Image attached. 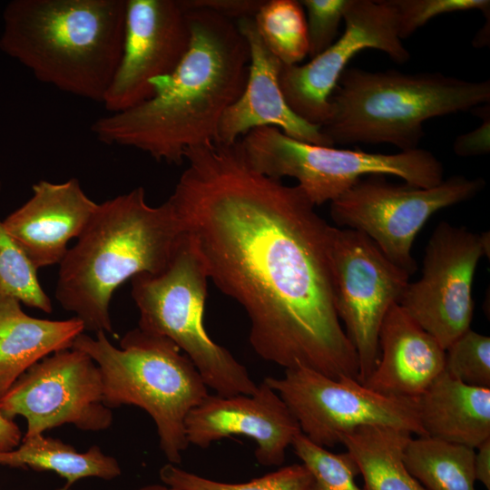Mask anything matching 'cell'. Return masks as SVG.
Wrapping results in <instances>:
<instances>
[{"instance_id":"603a6c76","label":"cell","mask_w":490,"mask_h":490,"mask_svg":"<svg viewBox=\"0 0 490 490\" xmlns=\"http://www.w3.org/2000/svg\"><path fill=\"white\" fill-rule=\"evenodd\" d=\"M0 466L55 472L66 481L58 490H71L83 478L113 480L122 474L119 462L105 455L98 446L79 453L71 445L43 434L23 437L16 448L0 452Z\"/></svg>"},{"instance_id":"ac0fdd59","label":"cell","mask_w":490,"mask_h":490,"mask_svg":"<svg viewBox=\"0 0 490 490\" xmlns=\"http://www.w3.org/2000/svg\"><path fill=\"white\" fill-rule=\"evenodd\" d=\"M32 190V197L3 223L38 270L60 264L68 242L82 234L98 203L86 195L76 178L64 182L39 181Z\"/></svg>"},{"instance_id":"1f68e13d","label":"cell","mask_w":490,"mask_h":490,"mask_svg":"<svg viewBox=\"0 0 490 490\" xmlns=\"http://www.w3.org/2000/svg\"><path fill=\"white\" fill-rule=\"evenodd\" d=\"M475 111L482 119V123L475 130L457 136L454 142V152L461 157L485 155L490 152L489 103L472 110Z\"/></svg>"},{"instance_id":"7a4b0ae2","label":"cell","mask_w":490,"mask_h":490,"mask_svg":"<svg viewBox=\"0 0 490 490\" xmlns=\"http://www.w3.org/2000/svg\"><path fill=\"white\" fill-rule=\"evenodd\" d=\"M191 42L169 75L152 82V95L91 126L108 145L140 150L181 164L187 150L216 142L220 120L241 94L249 70L248 43L235 21L205 9L187 10Z\"/></svg>"},{"instance_id":"836d02e7","label":"cell","mask_w":490,"mask_h":490,"mask_svg":"<svg viewBox=\"0 0 490 490\" xmlns=\"http://www.w3.org/2000/svg\"><path fill=\"white\" fill-rule=\"evenodd\" d=\"M475 456V480L490 490V438L479 445Z\"/></svg>"},{"instance_id":"83f0119b","label":"cell","mask_w":490,"mask_h":490,"mask_svg":"<svg viewBox=\"0 0 490 490\" xmlns=\"http://www.w3.org/2000/svg\"><path fill=\"white\" fill-rule=\"evenodd\" d=\"M291 446L310 473L309 490H364L356 484L359 470L348 452L332 453L311 442L301 432Z\"/></svg>"},{"instance_id":"8fae6325","label":"cell","mask_w":490,"mask_h":490,"mask_svg":"<svg viewBox=\"0 0 490 490\" xmlns=\"http://www.w3.org/2000/svg\"><path fill=\"white\" fill-rule=\"evenodd\" d=\"M331 264L336 309L358 355V380L364 383L379 358L384 318L399 303L410 276L365 234L346 228L333 229Z\"/></svg>"},{"instance_id":"d590c367","label":"cell","mask_w":490,"mask_h":490,"mask_svg":"<svg viewBox=\"0 0 490 490\" xmlns=\"http://www.w3.org/2000/svg\"><path fill=\"white\" fill-rule=\"evenodd\" d=\"M473 44L477 48L489 44V16L486 19V23L476 34Z\"/></svg>"},{"instance_id":"d4e9b609","label":"cell","mask_w":490,"mask_h":490,"mask_svg":"<svg viewBox=\"0 0 490 490\" xmlns=\"http://www.w3.org/2000/svg\"><path fill=\"white\" fill-rule=\"evenodd\" d=\"M253 20L262 41L282 64H298L309 54L307 19L299 1L265 0Z\"/></svg>"},{"instance_id":"e575fe53","label":"cell","mask_w":490,"mask_h":490,"mask_svg":"<svg viewBox=\"0 0 490 490\" xmlns=\"http://www.w3.org/2000/svg\"><path fill=\"white\" fill-rule=\"evenodd\" d=\"M22 432L12 420L0 413V452L16 448L22 441Z\"/></svg>"},{"instance_id":"e0dca14e","label":"cell","mask_w":490,"mask_h":490,"mask_svg":"<svg viewBox=\"0 0 490 490\" xmlns=\"http://www.w3.org/2000/svg\"><path fill=\"white\" fill-rule=\"evenodd\" d=\"M236 24L249 45L248 76L241 94L220 120L215 142L233 144L254 129L271 126L295 140L334 147L320 127L306 122L288 105L279 85L282 64L262 41L253 18Z\"/></svg>"},{"instance_id":"cb8c5ba5","label":"cell","mask_w":490,"mask_h":490,"mask_svg":"<svg viewBox=\"0 0 490 490\" xmlns=\"http://www.w3.org/2000/svg\"><path fill=\"white\" fill-rule=\"evenodd\" d=\"M475 449L429 436L411 438L404 462L426 490H475Z\"/></svg>"},{"instance_id":"4fadbf2b","label":"cell","mask_w":490,"mask_h":490,"mask_svg":"<svg viewBox=\"0 0 490 490\" xmlns=\"http://www.w3.org/2000/svg\"><path fill=\"white\" fill-rule=\"evenodd\" d=\"M489 240V232L440 221L427 242L422 276L407 284L398 303L445 350L470 329L474 277Z\"/></svg>"},{"instance_id":"d6a6232c","label":"cell","mask_w":490,"mask_h":490,"mask_svg":"<svg viewBox=\"0 0 490 490\" xmlns=\"http://www.w3.org/2000/svg\"><path fill=\"white\" fill-rule=\"evenodd\" d=\"M265 0H181L186 10L205 9L237 22L253 18Z\"/></svg>"},{"instance_id":"ba28073f","label":"cell","mask_w":490,"mask_h":490,"mask_svg":"<svg viewBox=\"0 0 490 490\" xmlns=\"http://www.w3.org/2000/svg\"><path fill=\"white\" fill-rule=\"evenodd\" d=\"M239 144L255 171L276 180L296 179L315 206L335 201L369 175L396 176L422 188L444 181L443 163L419 148L390 154L336 149L295 140L271 126L249 132Z\"/></svg>"},{"instance_id":"8d00e7d4","label":"cell","mask_w":490,"mask_h":490,"mask_svg":"<svg viewBox=\"0 0 490 490\" xmlns=\"http://www.w3.org/2000/svg\"><path fill=\"white\" fill-rule=\"evenodd\" d=\"M134 490H181L179 488H175L172 486H170L165 484H149L142 486H140Z\"/></svg>"},{"instance_id":"9c48e42d","label":"cell","mask_w":490,"mask_h":490,"mask_svg":"<svg viewBox=\"0 0 490 490\" xmlns=\"http://www.w3.org/2000/svg\"><path fill=\"white\" fill-rule=\"evenodd\" d=\"M485 186L484 179L463 175L429 188L369 175L330 202V216L338 226L365 234L411 276L417 270L412 246L428 219L442 209L474 198Z\"/></svg>"},{"instance_id":"f1b7e54d","label":"cell","mask_w":490,"mask_h":490,"mask_svg":"<svg viewBox=\"0 0 490 490\" xmlns=\"http://www.w3.org/2000/svg\"><path fill=\"white\" fill-rule=\"evenodd\" d=\"M444 370L465 384L490 387V338L467 330L446 349Z\"/></svg>"},{"instance_id":"d6986e66","label":"cell","mask_w":490,"mask_h":490,"mask_svg":"<svg viewBox=\"0 0 490 490\" xmlns=\"http://www.w3.org/2000/svg\"><path fill=\"white\" fill-rule=\"evenodd\" d=\"M378 342V361L362 383L376 392L417 399L445 369L446 350L399 304L385 316Z\"/></svg>"},{"instance_id":"7c38bea8","label":"cell","mask_w":490,"mask_h":490,"mask_svg":"<svg viewBox=\"0 0 490 490\" xmlns=\"http://www.w3.org/2000/svg\"><path fill=\"white\" fill-rule=\"evenodd\" d=\"M0 413L22 416L28 438L61 425L84 431L111 426L113 415L103 400L96 363L84 352L68 348L54 353L27 369L0 398Z\"/></svg>"},{"instance_id":"3957f363","label":"cell","mask_w":490,"mask_h":490,"mask_svg":"<svg viewBox=\"0 0 490 490\" xmlns=\"http://www.w3.org/2000/svg\"><path fill=\"white\" fill-rule=\"evenodd\" d=\"M183 239L170 201L149 205L143 187L98 203L59 264L55 298L84 330L113 333L109 306L115 289L138 274L163 271Z\"/></svg>"},{"instance_id":"30bf717a","label":"cell","mask_w":490,"mask_h":490,"mask_svg":"<svg viewBox=\"0 0 490 490\" xmlns=\"http://www.w3.org/2000/svg\"><path fill=\"white\" fill-rule=\"evenodd\" d=\"M285 402L301 433L314 444L331 447L342 436L367 425L405 429L427 436L417 399L376 392L357 378L335 379L305 367L287 368L281 377L263 379Z\"/></svg>"},{"instance_id":"6da1fadb","label":"cell","mask_w":490,"mask_h":490,"mask_svg":"<svg viewBox=\"0 0 490 490\" xmlns=\"http://www.w3.org/2000/svg\"><path fill=\"white\" fill-rule=\"evenodd\" d=\"M168 201L209 279L246 311L250 343L285 369L358 377L356 349L334 294V227L299 185L255 171L239 144L186 151Z\"/></svg>"},{"instance_id":"f546056e","label":"cell","mask_w":490,"mask_h":490,"mask_svg":"<svg viewBox=\"0 0 490 490\" xmlns=\"http://www.w3.org/2000/svg\"><path fill=\"white\" fill-rule=\"evenodd\" d=\"M397 11L398 34L401 40L412 35L439 15L479 10L490 14L489 0H392Z\"/></svg>"},{"instance_id":"9a60e30c","label":"cell","mask_w":490,"mask_h":490,"mask_svg":"<svg viewBox=\"0 0 490 490\" xmlns=\"http://www.w3.org/2000/svg\"><path fill=\"white\" fill-rule=\"evenodd\" d=\"M125 3L122 54L102 103L109 113L149 99L152 82L175 70L191 42L187 10L181 0Z\"/></svg>"},{"instance_id":"52a82bcc","label":"cell","mask_w":490,"mask_h":490,"mask_svg":"<svg viewBox=\"0 0 490 490\" xmlns=\"http://www.w3.org/2000/svg\"><path fill=\"white\" fill-rule=\"evenodd\" d=\"M209 276L197 250L184 239L170 265L157 274L132 278L138 328L172 340L219 396L251 395L258 385L247 368L207 333L203 312Z\"/></svg>"},{"instance_id":"484cf974","label":"cell","mask_w":490,"mask_h":490,"mask_svg":"<svg viewBox=\"0 0 490 490\" xmlns=\"http://www.w3.org/2000/svg\"><path fill=\"white\" fill-rule=\"evenodd\" d=\"M161 481L181 490H309L311 475L303 464L280 467L244 483L214 481L168 463L159 470Z\"/></svg>"},{"instance_id":"277c9868","label":"cell","mask_w":490,"mask_h":490,"mask_svg":"<svg viewBox=\"0 0 490 490\" xmlns=\"http://www.w3.org/2000/svg\"><path fill=\"white\" fill-rule=\"evenodd\" d=\"M125 0H15L0 47L34 77L103 103L123 46Z\"/></svg>"},{"instance_id":"44dd1931","label":"cell","mask_w":490,"mask_h":490,"mask_svg":"<svg viewBox=\"0 0 490 490\" xmlns=\"http://www.w3.org/2000/svg\"><path fill=\"white\" fill-rule=\"evenodd\" d=\"M426 435L476 448L490 438V387L470 386L445 370L417 398Z\"/></svg>"},{"instance_id":"4dcf8cb0","label":"cell","mask_w":490,"mask_h":490,"mask_svg":"<svg viewBox=\"0 0 490 490\" xmlns=\"http://www.w3.org/2000/svg\"><path fill=\"white\" fill-rule=\"evenodd\" d=\"M307 11L309 55L328 49L335 41L348 0H301Z\"/></svg>"},{"instance_id":"5b68a950","label":"cell","mask_w":490,"mask_h":490,"mask_svg":"<svg viewBox=\"0 0 490 490\" xmlns=\"http://www.w3.org/2000/svg\"><path fill=\"white\" fill-rule=\"evenodd\" d=\"M489 102V80L346 68L329 98V117L320 131L333 145L389 143L401 152L410 151L417 149L424 137L426 121Z\"/></svg>"},{"instance_id":"8992f818","label":"cell","mask_w":490,"mask_h":490,"mask_svg":"<svg viewBox=\"0 0 490 490\" xmlns=\"http://www.w3.org/2000/svg\"><path fill=\"white\" fill-rule=\"evenodd\" d=\"M98 366L103 400L111 408L135 406L152 418L159 445L169 463L180 465L190 446L185 419L208 395V387L190 358L169 338L139 328L124 334L120 348L106 333L80 334L73 347Z\"/></svg>"},{"instance_id":"7402d4cb","label":"cell","mask_w":490,"mask_h":490,"mask_svg":"<svg viewBox=\"0 0 490 490\" xmlns=\"http://www.w3.org/2000/svg\"><path fill=\"white\" fill-rule=\"evenodd\" d=\"M411 438L412 434L405 429L367 425L345 434L340 444L355 460L364 490H426L404 462Z\"/></svg>"},{"instance_id":"2e32d148","label":"cell","mask_w":490,"mask_h":490,"mask_svg":"<svg viewBox=\"0 0 490 490\" xmlns=\"http://www.w3.org/2000/svg\"><path fill=\"white\" fill-rule=\"evenodd\" d=\"M184 425L189 445L201 448L234 435L251 438L255 457L264 466H281L301 432L285 402L264 380L251 395L209 394L190 411Z\"/></svg>"},{"instance_id":"5bb4252c","label":"cell","mask_w":490,"mask_h":490,"mask_svg":"<svg viewBox=\"0 0 490 490\" xmlns=\"http://www.w3.org/2000/svg\"><path fill=\"white\" fill-rule=\"evenodd\" d=\"M343 20L344 33L328 49L304 64H282L279 72V85L289 108L318 127L328 121L329 98L356 54L376 49L400 64L410 58L398 34L392 0H348Z\"/></svg>"},{"instance_id":"4316f807","label":"cell","mask_w":490,"mask_h":490,"mask_svg":"<svg viewBox=\"0 0 490 490\" xmlns=\"http://www.w3.org/2000/svg\"><path fill=\"white\" fill-rule=\"evenodd\" d=\"M0 295L11 296L20 302L51 313L49 297L42 289L37 270L17 245L0 220Z\"/></svg>"},{"instance_id":"ffe728a7","label":"cell","mask_w":490,"mask_h":490,"mask_svg":"<svg viewBox=\"0 0 490 490\" xmlns=\"http://www.w3.org/2000/svg\"><path fill=\"white\" fill-rule=\"evenodd\" d=\"M20 301L0 295V398L33 365L49 354L71 348L83 333L76 317L49 320L24 313Z\"/></svg>"}]
</instances>
